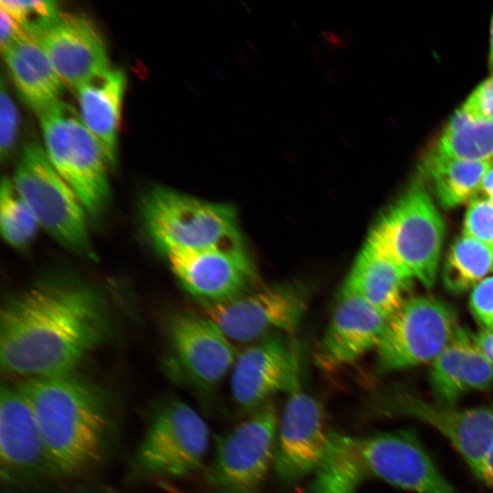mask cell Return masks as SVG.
I'll return each mask as SVG.
<instances>
[{
	"mask_svg": "<svg viewBox=\"0 0 493 493\" xmlns=\"http://www.w3.org/2000/svg\"><path fill=\"white\" fill-rule=\"evenodd\" d=\"M278 421L274 468L285 482L313 474L329 441L324 410L301 390L289 393Z\"/></svg>",
	"mask_w": 493,
	"mask_h": 493,
	"instance_id": "obj_17",
	"label": "cell"
},
{
	"mask_svg": "<svg viewBox=\"0 0 493 493\" xmlns=\"http://www.w3.org/2000/svg\"><path fill=\"white\" fill-rule=\"evenodd\" d=\"M369 477L359 437L330 430L325 452L313 472L311 493H356Z\"/></svg>",
	"mask_w": 493,
	"mask_h": 493,
	"instance_id": "obj_25",
	"label": "cell"
},
{
	"mask_svg": "<svg viewBox=\"0 0 493 493\" xmlns=\"http://www.w3.org/2000/svg\"><path fill=\"white\" fill-rule=\"evenodd\" d=\"M479 479L493 488V441L483 459Z\"/></svg>",
	"mask_w": 493,
	"mask_h": 493,
	"instance_id": "obj_36",
	"label": "cell"
},
{
	"mask_svg": "<svg viewBox=\"0 0 493 493\" xmlns=\"http://www.w3.org/2000/svg\"><path fill=\"white\" fill-rule=\"evenodd\" d=\"M0 464L2 482L14 490L43 489L59 478L32 409L17 386L1 388Z\"/></svg>",
	"mask_w": 493,
	"mask_h": 493,
	"instance_id": "obj_11",
	"label": "cell"
},
{
	"mask_svg": "<svg viewBox=\"0 0 493 493\" xmlns=\"http://www.w3.org/2000/svg\"><path fill=\"white\" fill-rule=\"evenodd\" d=\"M493 271L491 246L462 236L450 246L443 269L446 288L462 293L473 288Z\"/></svg>",
	"mask_w": 493,
	"mask_h": 493,
	"instance_id": "obj_27",
	"label": "cell"
},
{
	"mask_svg": "<svg viewBox=\"0 0 493 493\" xmlns=\"http://www.w3.org/2000/svg\"><path fill=\"white\" fill-rule=\"evenodd\" d=\"M479 192L484 197L493 202V163H491L483 177Z\"/></svg>",
	"mask_w": 493,
	"mask_h": 493,
	"instance_id": "obj_37",
	"label": "cell"
},
{
	"mask_svg": "<svg viewBox=\"0 0 493 493\" xmlns=\"http://www.w3.org/2000/svg\"><path fill=\"white\" fill-rule=\"evenodd\" d=\"M126 82L121 68L110 67L76 89L79 116L100 142L110 165L116 162Z\"/></svg>",
	"mask_w": 493,
	"mask_h": 493,
	"instance_id": "obj_21",
	"label": "cell"
},
{
	"mask_svg": "<svg viewBox=\"0 0 493 493\" xmlns=\"http://www.w3.org/2000/svg\"><path fill=\"white\" fill-rule=\"evenodd\" d=\"M413 279L366 240L343 285L389 319L408 299Z\"/></svg>",
	"mask_w": 493,
	"mask_h": 493,
	"instance_id": "obj_22",
	"label": "cell"
},
{
	"mask_svg": "<svg viewBox=\"0 0 493 493\" xmlns=\"http://www.w3.org/2000/svg\"><path fill=\"white\" fill-rule=\"evenodd\" d=\"M488 66L490 70H493V14L491 17L490 32H489V53H488Z\"/></svg>",
	"mask_w": 493,
	"mask_h": 493,
	"instance_id": "obj_38",
	"label": "cell"
},
{
	"mask_svg": "<svg viewBox=\"0 0 493 493\" xmlns=\"http://www.w3.org/2000/svg\"><path fill=\"white\" fill-rule=\"evenodd\" d=\"M0 8L9 14L28 36L37 37L60 16L59 7L52 0H1Z\"/></svg>",
	"mask_w": 493,
	"mask_h": 493,
	"instance_id": "obj_29",
	"label": "cell"
},
{
	"mask_svg": "<svg viewBox=\"0 0 493 493\" xmlns=\"http://www.w3.org/2000/svg\"><path fill=\"white\" fill-rule=\"evenodd\" d=\"M12 183L33 211L39 226L72 252L95 257L87 212L38 143L30 142L24 147Z\"/></svg>",
	"mask_w": 493,
	"mask_h": 493,
	"instance_id": "obj_6",
	"label": "cell"
},
{
	"mask_svg": "<svg viewBox=\"0 0 493 493\" xmlns=\"http://www.w3.org/2000/svg\"><path fill=\"white\" fill-rule=\"evenodd\" d=\"M491 248H492V253H493V245L491 246Z\"/></svg>",
	"mask_w": 493,
	"mask_h": 493,
	"instance_id": "obj_39",
	"label": "cell"
},
{
	"mask_svg": "<svg viewBox=\"0 0 493 493\" xmlns=\"http://www.w3.org/2000/svg\"><path fill=\"white\" fill-rule=\"evenodd\" d=\"M109 329L106 303L94 288L70 278H45L2 307L1 367L26 380L73 372Z\"/></svg>",
	"mask_w": 493,
	"mask_h": 493,
	"instance_id": "obj_1",
	"label": "cell"
},
{
	"mask_svg": "<svg viewBox=\"0 0 493 493\" xmlns=\"http://www.w3.org/2000/svg\"><path fill=\"white\" fill-rule=\"evenodd\" d=\"M45 151L52 165L78 196L86 212L96 216L110 194L109 164L95 136L69 104L58 102L39 115Z\"/></svg>",
	"mask_w": 493,
	"mask_h": 493,
	"instance_id": "obj_5",
	"label": "cell"
},
{
	"mask_svg": "<svg viewBox=\"0 0 493 493\" xmlns=\"http://www.w3.org/2000/svg\"><path fill=\"white\" fill-rule=\"evenodd\" d=\"M370 476L414 493H455L410 429L359 437Z\"/></svg>",
	"mask_w": 493,
	"mask_h": 493,
	"instance_id": "obj_15",
	"label": "cell"
},
{
	"mask_svg": "<svg viewBox=\"0 0 493 493\" xmlns=\"http://www.w3.org/2000/svg\"><path fill=\"white\" fill-rule=\"evenodd\" d=\"M17 387L59 478L88 477L107 462L119 424L115 403L104 389L74 372L27 379Z\"/></svg>",
	"mask_w": 493,
	"mask_h": 493,
	"instance_id": "obj_2",
	"label": "cell"
},
{
	"mask_svg": "<svg viewBox=\"0 0 493 493\" xmlns=\"http://www.w3.org/2000/svg\"><path fill=\"white\" fill-rule=\"evenodd\" d=\"M39 224L33 211L19 195L13 183L3 178L0 189V229L5 241L24 248L34 239Z\"/></svg>",
	"mask_w": 493,
	"mask_h": 493,
	"instance_id": "obj_28",
	"label": "cell"
},
{
	"mask_svg": "<svg viewBox=\"0 0 493 493\" xmlns=\"http://www.w3.org/2000/svg\"><path fill=\"white\" fill-rule=\"evenodd\" d=\"M382 404L390 414L417 419L438 431L480 477L483 459L493 441V406L459 409L403 391L389 393Z\"/></svg>",
	"mask_w": 493,
	"mask_h": 493,
	"instance_id": "obj_14",
	"label": "cell"
},
{
	"mask_svg": "<svg viewBox=\"0 0 493 493\" xmlns=\"http://www.w3.org/2000/svg\"><path fill=\"white\" fill-rule=\"evenodd\" d=\"M165 256L179 282L202 304L228 301L257 287L245 248L175 249Z\"/></svg>",
	"mask_w": 493,
	"mask_h": 493,
	"instance_id": "obj_16",
	"label": "cell"
},
{
	"mask_svg": "<svg viewBox=\"0 0 493 493\" xmlns=\"http://www.w3.org/2000/svg\"><path fill=\"white\" fill-rule=\"evenodd\" d=\"M205 422L186 403L168 398L152 409L134 457L141 475L183 477L198 470L208 448Z\"/></svg>",
	"mask_w": 493,
	"mask_h": 493,
	"instance_id": "obj_7",
	"label": "cell"
},
{
	"mask_svg": "<svg viewBox=\"0 0 493 493\" xmlns=\"http://www.w3.org/2000/svg\"><path fill=\"white\" fill-rule=\"evenodd\" d=\"M431 150L449 158L492 163L493 121L473 117L459 107Z\"/></svg>",
	"mask_w": 493,
	"mask_h": 493,
	"instance_id": "obj_26",
	"label": "cell"
},
{
	"mask_svg": "<svg viewBox=\"0 0 493 493\" xmlns=\"http://www.w3.org/2000/svg\"><path fill=\"white\" fill-rule=\"evenodd\" d=\"M445 224L431 195L412 184L379 216L366 240L425 287L435 284Z\"/></svg>",
	"mask_w": 493,
	"mask_h": 493,
	"instance_id": "obj_4",
	"label": "cell"
},
{
	"mask_svg": "<svg viewBox=\"0 0 493 493\" xmlns=\"http://www.w3.org/2000/svg\"><path fill=\"white\" fill-rule=\"evenodd\" d=\"M458 328L456 315L446 302L409 298L387 320L376 349L378 368L391 372L433 362Z\"/></svg>",
	"mask_w": 493,
	"mask_h": 493,
	"instance_id": "obj_9",
	"label": "cell"
},
{
	"mask_svg": "<svg viewBox=\"0 0 493 493\" xmlns=\"http://www.w3.org/2000/svg\"><path fill=\"white\" fill-rule=\"evenodd\" d=\"M140 215L148 236L164 255L175 249L244 248L231 205L154 186L142 197Z\"/></svg>",
	"mask_w": 493,
	"mask_h": 493,
	"instance_id": "obj_3",
	"label": "cell"
},
{
	"mask_svg": "<svg viewBox=\"0 0 493 493\" xmlns=\"http://www.w3.org/2000/svg\"><path fill=\"white\" fill-rule=\"evenodd\" d=\"M473 117L493 121V70L460 106Z\"/></svg>",
	"mask_w": 493,
	"mask_h": 493,
	"instance_id": "obj_33",
	"label": "cell"
},
{
	"mask_svg": "<svg viewBox=\"0 0 493 493\" xmlns=\"http://www.w3.org/2000/svg\"><path fill=\"white\" fill-rule=\"evenodd\" d=\"M231 392L237 408L251 414L272 395L299 387V363L294 346L281 335L249 344L236 359Z\"/></svg>",
	"mask_w": 493,
	"mask_h": 493,
	"instance_id": "obj_13",
	"label": "cell"
},
{
	"mask_svg": "<svg viewBox=\"0 0 493 493\" xmlns=\"http://www.w3.org/2000/svg\"><path fill=\"white\" fill-rule=\"evenodd\" d=\"M429 373L435 402L455 406L471 391H485L493 383V364L477 346L474 335L458 328L455 337L432 362Z\"/></svg>",
	"mask_w": 493,
	"mask_h": 493,
	"instance_id": "obj_20",
	"label": "cell"
},
{
	"mask_svg": "<svg viewBox=\"0 0 493 493\" xmlns=\"http://www.w3.org/2000/svg\"><path fill=\"white\" fill-rule=\"evenodd\" d=\"M26 34L20 26L7 14L0 8V47L1 51L8 46L20 39Z\"/></svg>",
	"mask_w": 493,
	"mask_h": 493,
	"instance_id": "obj_34",
	"label": "cell"
},
{
	"mask_svg": "<svg viewBox=\"0 0 493 493\" xmlns=\"http://www.w3.org/2000/svg\"><path fill=\"white\" fill-rule=\"evenodd\" d=\"M491 163L449 158L430 149L420 169L439 204L451 209L470 202L477 195Z\"/></svg>",
	"mask_w": 493,
	"mask_h": 493,
	"instance_id": "obj_24",
	"label": "cell"
},
{
	"mask_svg": "<svg viewBox=\"0 0 493 493\" xmlns=\"http://www.w3.org/2000/svg\"><path fill=\"white\" fill-rule=\"evenodd\" d=\"M167 371L177 382L197 391L215 388L233 368L235 345L205 316L178 313L169 322Z\"/></svg>",
	"mask_w": 493,
	"mask_h": 493,
	"instance_id": "obj_12",
	"label": "cell"
},
{
	"mask_svg": "<svg viewBox=\"0 0 493 493\" xmlns=\"http://www.w3.org/2000/svg\"><path fill=\"white\" fill-rule=\"evenodd\" d=\"M2 54L20 97L38 116L60 101L65 84L37 37L24 36Z\"/></svg>",
	"mask_w": 493,
	"mask_h": 493,
	"instance_id": "obj_23",
	"label": "cell"
},
{
	"mask_svg": "<svg viewBox=\"0 0 493 493\" xmlns=\"http://www.w3.org/2000/svg\"><path fill=\"white\" fill-rule=\"evenodd\" d=\"M463 236L493 245V202L484 196H475L469 202L463 223Z\"/></svg>",
	"mask_w": 493,
	"mask_h": 493,
	"instance_id": "obj_30",
	"label": "cell"
},
{
	"mask_svg": "<svg viewBox=\"0 0 493 493\" xmlns=\"http://www.w3.org/2000/svg\"><path fill=\"white\" fill-rule=\"evenodd\" d=\"M37 38L63 83L72 89L110 68L105 43L84 16L60 14Z\"/></svg>",
	"mask_w": 493,
	"mask_h": 493,
	"instance_id": "obj_19",
	"label": "cell"
},
{
	"mask_svg": "<svg viewBox=\"0 0 493 493\" xmlns=\"http://www.w3.org/2000/svg\"><path fill=\"white\" fill-rule=\"evenodd\" d=\"M18 110L10 97L4 79L0 90V154L4 161L7 158L16 143L18 133Z\"/></svg>",
	"mask_w": 493,
	"mask_h": 493,
	"instance_id": "obj_31",
	"label": "cell"
},
{
	"mask_svg": "<svg viewBox=\"0 0 493 493\" xmlns=\"http://www.w3.org/2000/svg\"><path fill=\"white\" fill-rule=\"evenodd\" d=\"M278 419L268 402L216 443L209 480L218 493H259L274 466Z\"/></svg>",
	"mask_w": 493,
	"mask_h": 493,
	"instance_id": "obj_10",
	"label": "cell"
},
{
	"mask_svg": "<svg viewBox=\"0 0 493 493\" xmlns=\"http://www.w3.org/2000/svg\"><path fill=\"white\" fill-rule=\"evenodd\" d=\"M309 291L299 282H282L255 288L228 301L203 304L205 316L236 343L291 334L299 324Z\"/></svg>",
	"mask_w": 493,
	"mask_h": 493,
	"instance_id": "obj_8",
	"label": "cell"
},
{
	"mask_svg": "<svg viewBox=\"0 0 493 493\" xmlns=\"http://www.w3.org/2000/svg\"><path fill=\"white\" fill-rule=\"evenodd\" d=\"M469 308L483 329L493 330V275L472 288Z\"/></svg>",
	"mask_w": 493,
	"mask_h": 493,
	"instance_id": "obj_32",
	"label": "cell"
},
{
	"mask_svg": "<svg viewBox=\"0 0 493 493\" xmlns=\"http://www.w3.org/2000/svg\"><path fill=\"white\" fill-rule=\"evenodd\" d=\"M492 163H493V160H492Z\"/></svg>",
	"mask_w": 493,
	"mask_h": 493,
	"instance_id": "obj_40",
	"label": "cell"
},
{
	"mask_svg": "<svg viewBox=\"0 0 493 493\" xmlns=\"http://www.w3.org/2000/svg\"><path fill=\"white\" fill-rule=\"evenodd\" d=\"M387 320L383 313L343 285L317 348V364L328 371L336 370L377 349Z\"/></svg>",
	"mask_w": 493,
	"mask_h": 493,
	"instance_id": "obj_18",
	"label": "cell"
},
{
	"mask_svg": "<svg viewBox=\"0 0 493 493\" xmlns=\"http://www.w3.org/2000/svg\"><path fill=\"white\" fill-rule=\"evenodd\" d=\"M474 339L479 349L493 364V330L483 329L474 335Z\"/></svg>",
	"mask_w": 493,
	"mask_h": 493,
	"instance_id": "obj_35",
	"label": "cell"
}]
</instances>
